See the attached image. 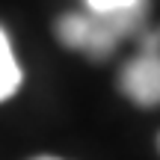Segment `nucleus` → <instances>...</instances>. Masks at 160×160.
<instances>
[{"label": "nucleus", "mask_w": 160, "mask_h": 160, "mask_svg": "<svg viewBox=\"0 0 160 160\" xmlns=\"http://www.w3.org/2000/svg\"><path fill=\"white\" fill-rule=\"evenodd\" d=\"M145 18H148V0L133 9L122 12H71L57 21V36L65 48L80 51L92 59H104L116 51L122 39L145 33Z\"/></svg>", "instance_id": "f257e3e1"}, {"label": "nucleus", "mask_w": 160, "mask_h": 160, "mask_svg": "<svg viewBox=\"0 0 160 160\" xmlns=\"http://www.w3.org/2000/svg\"><path fill=\"white\" fill-rule=\"evenodd\" d=\"M142 51L122 68L119 86L133 104L157 107L160 104V30L142 33Z\"/></svg>", "instance_id": "f03ea898"}, {"label": "nucleus", "mask_w": 160, "mask_h": 160, "mask_svg": "<svg viewBox=\"0 0 160 160\" xmlns=\"http://www.w3.org/2000/svg\"><path fill=\"white\" fill-rule=\"evenodd\" d=\"M21 65H18L15 53H12V45H9V36L6 30L0 27V101L12 98L21 86Z\"/></svg>", "instance_id": "7ed1b4c3"}, {"label": "nucleus", "mask_w": 160, "mask_h": 160, "mask_svg": "<svg viewBox=\"0 0 160 160\" xmlns=\"http://www.w3.org/2000/svg\"><path fill=\"white\" fill-rule=\"evenodd\" d=\"M145 3V0H86L89 12H122V9H133V6Z\"/></svg>", "instance_id": "20e7f679"}, {"label": "nucleus", "mask_w": 160, "mask_h": 160, "mask_svg": "<svg viewBox=\"0 0 160 160\" xmlns=\"http://www.w3.org/2000/svg\"><path fill=\"white\" fill-rule=\"evenodd\" d=\"M33 160H62V157H51V154H42V157H33Z\"/></svg>", "instance_id": "39448f33"}, {"label": "nucleus", "mask_w": 160, "mask_h": 160, "mask_svg": "<svg viewBox=\"0 0 160 160\" xmlns=\"http://www.w3.org/2000/svg\"><path fill=\"white\" fill-rule=\"evenodd\" d=\"M157 145H160V137H157Z\"/></svg>", "instance_id": "423d86ee"}]
</instances>
